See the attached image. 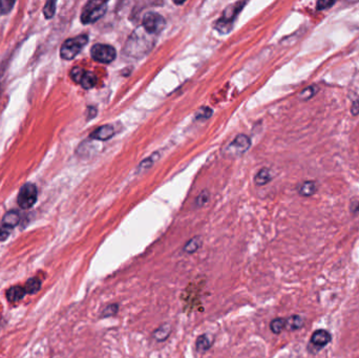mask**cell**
I'll use <instances>...</instances> for the list:
<instances>
[{"instance_id":"cell-1","label":"cell","mask_w":359,"mask_h":358,"mask_svg":"<svg viewBox=\"0 0 359 358\" xmlns=\"http://www.w3.org/2000/svg\"><path fill=\"white\" fill-rule=\"evenodd\" d=\"M148 35L150 34L147 33L145 30L143 32L142 29H138L132 34L127 40L124 50L128 57L141 58L152 49L154 43Z\"/></svg>"},{"instance_id":"cell-2","label":"cell","mask_w":359,"mask_h":358,"mask_svg":"<svg viewBox=\"0 0 359 358\" xmlns=\"http://www.w3.org/2000/svg\"><path fill=\"white\" fill-rule=\"evenodd\" d=\"M246 4L245 1L235 2L231 5L226 7L222 17L216 21L215 27V30L220 34H227L232 30V24L236 19L237 14L242 11L243 6Z\"/></svg>"},{"instance_id":"cell-3","label":"cell","mask_w":359,"mask_h":358,"mask_svg":"<svg viewBox=\"0 0 359 358\" xmlns=\"http://www.w3.org/2000/svg\"><path fill=\"white\" fill-rule=\"evenodd\" d=\"M88 42L87 35H79L63 42L60 49V57L64 60H72L82 51Z\"/></svg>"},{"instance_id":"cell-4","label":"cell","mask_w":359,"mask_h":358,"mask_svg":"<svg viewBox=\"0 0 359 358\" xmlns=\"http://www.w3.org/2000/svg\"><path fill=\"white\" fill-rule=\"evenodd\" d=\"M107 11V2L104 1H88L83 7L81 14V22L83 24H90L102 18Z\"/></svg>"},{"instance_id":"cell-5","label":"cell","mask_w":359,"mask_h":358,"mask_svg":"<svg viewBox=\"0 0 359 358\" xmlns=\"http://www.w3.org/2000/svg\"><path fill=\"white\" fill-rule=\"evenodd\" d=\"M165 25H166V20H165V18L159 13L148 12L143 17V29L150 35L160 34L164 30Z\"/></svg>"},{"instance_id":"cell-6","label":"cell","mask_w":359,"mask_h":358,"mask_svg":"<svg viewBox=\"0 0 359 358\" xmlns=\"http://www.w3.org/2000/svg\"><path fill=\"white\" fill-rule=\"evenodd\" d=\"M37 198H38V190H37L36 185L27 183L20 188L19 194H18V205L22 209H30L35 205Z\"/></svg>"},{"instance_id":"cell-7","label":"cell","mask_w":359,"mask_h":358,"mask_svg":"<svg viewBox=\"0 0 359 358\" xmlns=\"http://www.w3.org/2000/svg\"><path fill=\"white\" fill-rule=\"evenodd\" d=\"M331 341H332V335L329 331L324 329L316 330L311 335L310 342L308 344V351L312 354H316L323 350L326 346H328Z\"/></svg>"},{"instance_id":"cell-8","label":"cell","mask_w":359,"mask_h":358,"mask_svg":"<svg viewBox=\"0 0 359 358\" xmlns=\"http://www.w3.org/2000/svg\"><path fill=\"white\" fill-rule=\"evenodd\" d=\"M91 58L100 63H110L117 57L115 48L108 44H95L90 50Z\"/></svg>"},{"instance_id":"cell-9","label":"cell","mask_w":359,"mask_h":358,"mask_svg":"<svg viewBox=\"0 0 359 358\" xmlns=\"http://www.w3.org/2000/svg\"><path fill=\"white\" fill-rule=\"evenodd\" d=\"M71 78L85 89H90L97 84V77L94 72L81 68H73L71 71Z\"/></svg>"},{"instance_id":"cell-10","label":"cell","mask_w":359,"mask_h":358,"mask_svg":"<svg viewBox=\"0 0 359 358\" xmlns=\"http://www.w3.org/2000/svg\"><path fill=\"white\" fill-rule=\"evenodd\" d=\"M250 146H251V140L249 137H247L246 135H238L231 142V144L229 145L228 151L230 153L241 154L249 149Z\"/></svg>"},{"instance_id":"cell-11","label":"cell","mask_w":359,"mask_h":358,"mask_svg":"<svg viewBox=\"0 0 359 358\" xmlns=\"http://www.w3.org/2000/svg\"><path fill=\"white\" fill-rule=\"evenodd\" d=\"M115 133L116 131L113 125H103L97 128L94 133H91L90 138L91 139L99 141H107L110 139V138H113Z\"/></svg>"},{"instance_id":"cell-12","label":"cell","mask_w":359,"mask_h":358,"mask_svg":"<svg viewBox=\"0 0 359 358\" xmlns=\"http://www.w3.org/2000/svg\"><path fill=\"white\" fill-rule=\"evenodd\" d=\"M214 342H215V338L214 336L209 334V333H204L200 335L197 341H196V348H197V351L199 353H205L207 352L209 349L213 347L214 345Z\"/></svg>"},{"instance_id":"cell-13","label":"cell","mask_w":359,"mask_h":358,"mask_svg":"<svg viewBox=\"0 0 359 358\" xmlns=\"http://www.w3.org/2000/svg\"><path fill=\"white\" fill-rule=\"evenodd\" d=\"M171 334V325L169 323H164L156 328L152 332V338L155 342H165Z\"/></svg>"},{"instance_id":"cell-14","label":"cell","mask_w":359,"mask_h":358,"mask_svg":"<svg viewBox=\"0 0 359 358\" xmlns=\"http://www.w3.org/2000/svg\"><path fill=\"white\" fill-rule=\"evenodd\" d=\"M297 190L298 194L302 197H311L316 194V191L318 190V185L314 181H306L301 183Z\"/></svg>"},{"instance_id":"cell-15","label":"cell","mask_w":359,"mask_h":358,"mask_svg":"<svg viewBox=\"0 0 359 358\" xmlns=\"http://www.w3.org/2000/svg\"><path fill=\"white\" fill-rule=\"evenodd\" d=\"M305 325V318L298 314H294L286 318V330L287 331H296Z\"/></svg>"},{"instance_id":"cell-16","label":"cell","mask_w":359,"mask_h":358,"mask_svg":"<svg viewBox=\"0 0 359 358\" xmlns=\"http://www.w3.org/2000/svg\"><path fill=\"white\" fill-rule=\"evenodd\" d=\"M203 244V240H202L201 236H195L190 238V240L184 245L183 247V252L186 254H192L200 250V248Z\"/></svg>"},{"instance_id":"cell-17","label":"cell","mask_w":359,"mask_h":358,"mask_svg":"<svg viewBox=\"0 0 359 358\" xmlns=\"http://www.w3.org/2000/svg\"><path fill=\"white\" fill-rule=\"evenodd\" d=\"M20 222V215L16 211L12 210L6 213L2 218V224L3 227H6L8 229H12L15 226H17Z\"/></svg>"},{"instance_id":"cell-18","label":"cell","mask_w":359,"mask_h":358,"mask_svg":"<svg viewBox=\"0 0 359 358\" xmlns=\"http://www.w3.org/2000/svg\"><path fill=\"white\" fill-rule=\"evenodd\" d=\"M24 295H25V290L20 286H14L8 289L6 292L7 299L12 302L19 301L20 299L23 298Z\"/></svg>"},{"instance_id":"cell-19","label":"cell","mask_w":359,"mask_h":358,"mask_svg":"<svg viewBox=\"0 0 359 358\" xmlns=\"http://www.w3.org/2000/svg\"><path fill=\"white\" fill-rule=\"evenodd\" d=\"M271 179H272V174H271L270 169L263 168L256 173V176L254 178V182L256 185L263 186V185H266L267 183H269L271 181Z\"/></svg>"},{"instance_id":"cell-20","label":"cell","mask_w":359,"mask_h":358,"mask_svg":"<svg viewBox=\"0 0 359 358\" xmlns=\"http://www.w3.org/2000/svg\"><path fill=\"white\" fill-rule=\"evenodd\" d=\"M270 330L273 334H281L284 330H286V318L276 317L271 320Z\"/></svg>"},{"instance_id":"cell-21","label":"cell","mask_w":359,"mask_h":358,"mask_svg":"<svg viewBox=\"0 0 359 358\" xmlns=\"http://www.w3.org/2000/svg\"><path fill=\"white\" fill-rule=\"evenodd\" d=\"M119 305L118 304H110V305H107L106 307H104L102 309V311L100 312V318H109V317H113L115 315L118 314L119 312Z\"/></svg>"},{"instance_id":"cell-22","label":"cell","mask_w":359,"mask_h":358,"mask_svg":"<svg viewBox=\"0 0 359 358\" xmlns=\"http://www.w3.org/2000/svg\"><path fill=\"white\" fill-rule=\"evenodd\" d=\"M318 91V87L316 85H311V86H308L306 87L305 89H302L299 95H298V98L302 101H308L310 99H312L313 97H314Z\"/></svg>"},{"instance_id":"cell-23","label":"cell","mask_w":359,"mask_h":358,"mask_svg":"<svg viewBox=\"0 0 359 358\" xmlns=\"http://www.w3.org/2000/svg\"><path fill=\"white\" fill-rule=\"evenodd\" d=\"M40 287H41L40 281L38 279L34 278V279H30L29 281L26 282L24 290H25V293H30V294H33V293L38 292Z\"/></svg>"},{"instance_id":"cell-24","label":"cell","mask_w":359,"mask_h":358,"mask_svg":"<svg viewBox=\"0 0 359 358\" xmlns=\"http://www.w3.org/2000/svg\"><path fill=\"white\" fill-rule=\"evenodd\" d=\"M56 1H48L45 3L44 7H43V14L45 16L47 19H51L53 18L55 12H56Z\"/></svg>"},{"instance_id":"cell-25","label":"cell","mask_w":359,"mask_h":358,"mask_svg":"<svg viewBox=\"0 0 359 358\" xmlns=\"http://www.w3.org/2000/svg\"><path fill=\"white\" fill-rule=\"evenodd\" d=\"M15 1H8V0H0V16L6 15L12 11Z\"/></svg>"},{"instance_id":"cell-26","label":"cell","mask_w":359,"mask_h":358,"mask_svg":"<svg viewBox=\"0 0 359 358\" xmlns=\"http://www.w3.org/2000/svg\"><path fill=\"white\" fill-rule=\"evenodd\" d=\"M159 157H160V153H153V154H151L149 158L145 159V160L140 164L139 168H140V169H147V168H149V167L151 166V165H152L156 160L159 159Z\"/></svg>"},{"instance_id":"cell-27","label":"cell","mask_w":359,"mask_h":358,"mask_svg":"<svg viewBox=\"0 0 359 358\" xmlns=\"http://www.w3.org/2000/svg\"><path fill=\"white\" fill-rule=\"evenodd\" d=\"M213 115V109L209 107H202L196 115L197 120H207Z\"/></svg>"},{"instance_id":"cell-28","label":"cell","mask_w":359,"mask_h":358,"mask_svg":"<svg viewBox=\"0 0 359 358\" xmlns=\"http://www.w3.org/2000/svg\"><path fill=\"white\" fill-rule=\"evenodd\" d=\"M335 4V1H328V0H320L316 3V10L317 11H324V10H328L331 6H333Z\"/></svg>"},{"instance_id":"cell-29","label":"cell","mask_w":359,"mask_h":358,"mask_svg":"<svg viewBox=\"0 0 359 358\" xmlns=\"http://www.w3.org/2000/svg\"><path fill=\"white\" fill-rule=\"evenodd\" d=\"M350 209H351V213L355 215L359 214V199L351 201V207H350Z\"/></svg>"},{"instance_id":"cell-30","label":"cell","mask_w":359,"mask_h":358,"mask_svg":"<svg viewBox=\"0 0 359 358\" xmlns=\"http://www.w3.org/2000/svg\"><path fill=\"white\" fill-rule=\"evenodd\" d=\"M207 202H208V194H207V192H203V194H202V195L198 198V200H197V203H198L200 206L206 204Z\"/></svg>"},{"instance_id":"cell-31","label":"cell","mask_w":359,"mask_h":358,"mask_svg":"<svg viewBox=\"0 0 359 358\" xmlns=\"http://www.w3.org/2000/svg\"><path fill=\"white\" fill-rule=\"evenodd\" d=\"M8 235H10V229L6 227L0 228V241H4Z\"/></svg>"},{"instance_id":"cell-32","label":"cell","mask_w":359,"mask_h":358,"mask_svg":"<svg viewBox=\"0 0 359 358\" xmlns=\"http://www.w3.org/2000/svg\"><path fill=\"white\" fill-rule=\"evenodd\" d=\"M351 113L354 115V116H357L359 115V100H356L353 102L352 106H351Z\"/></svg>"}]
</instances>
